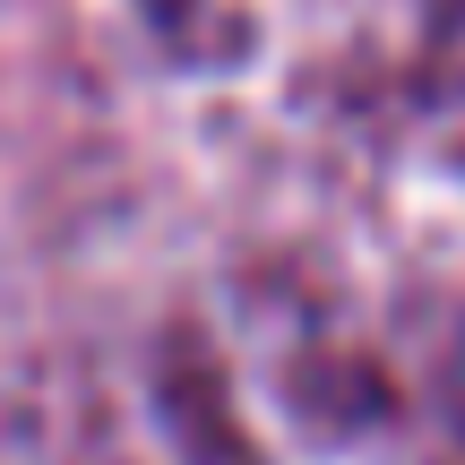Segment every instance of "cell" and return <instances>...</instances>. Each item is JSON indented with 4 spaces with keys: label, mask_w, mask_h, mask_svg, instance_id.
<instances>
[{
    "label": "cell",
    "mask_w": 465,
    "mask_h": 465,
    "mask_svg": "<svg viewBox=\"0 0 465 465\" xmlns=\"http://www.w3.org/2000/svg\"><path fill=\"white\" fill-rule=\"evenodd\" d=\"M138 9H147V26L164 35V44L199 52V44H224V9L232 0H138Z\"/></svg>",
    "instance_id": "cell-1"
}]
</instances>
